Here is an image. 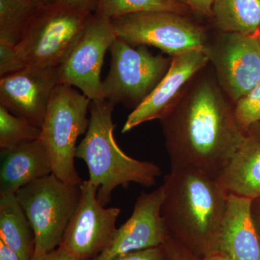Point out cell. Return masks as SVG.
<instances>
[{
  "label": "cell",
  "mask_w": 260,
  "mask_h": 260,
  "mask_svg": "<svg viewBox=\"0 0 260 260\" xmlns=\"http://www.w3.org/2000/svg\"><path fill=\"white\" fill-rule=\"evenodd\" d=\"M0 195L13 194L32 181L53 174L47 150L40 139L1 150Z\"/></svg>",
  "instance_id": "obj_16"
},
{
  "label": "cell",
  "mask_w": 260,
  "mask_h": 260,
  "mask_svg": "<svg viewBox=\"0 0 260 260\" xmlns=\"http://www.w3.org/2000/svg\"><path fill=\"white\" fill-rule=\"evenodd\" d=\"M251 216L260 239V197L251 200Z\"/></svg>",
  "instance_id": "obj_30"
},
{
  "label": "cell",
  "mask_w": 260,
  "mask_h": 260,
  "mask_svg": "<svg viewBox=\"0 0 260 260\" xmlns=\"http://www.w3.org/2000/svg\"><path fill=\"white\" fill-rule=\"evenodd\" d=\"M164 184L150 192L142 191L129 218L117 229L112 242L95 260H111L133 251L158 247L170 237L162 215Z\"/></svg>",
  "instance_id": "obj_12"
},
{
  "label": "cell",
  "mask_w": 260,
  "mask_h": 260,
  "mask_svg": "<svg viewBox=\"0 0 260 260\" xmlns=\"http://www.w3.org/2000/svg\"><path fill=\"white\" fill-rule=\"evenodd\" d=\"M116 38L112 21L94 15L64 61L59 84L76 87L91 102L105 100L101 79L104 56Z\"/></svg>",
  "instance_id": "obj_10"
},
{
  "label": "cell",
  "mask_w": 260,
  "mask_h": 260,
  "mask_svg": "<svg viewBox=\"0 0 260 260\" xmlns=\"http://www.w3.org/2000/svg\"><path fill=\"white\" fill-rule=\"evenodd\" d=\"M234 114L238 125L246 135L251 126L260 122V80L234 104Z\"/></svg>",
  "instance_id": "obj_23"
},
{
  "label": "cell",
  "mask_w": 260,
  "mask_h": 260,
  "mask_svg": "<svg viewBox=\"0 0 260 260\" xmlns=\"http://www.w3.org/2000/svg\"><path fill=\"white\" fill-rule=\"evenodd\" d=\"M0 240L18 253L21 260H31L35 234L16 194L0 195Z\"/></svg>",
  "instance_id": "obj_18"
},
{
  "label": "cell",
  "mask_w": 260,
  "mask_h": 260,
  "mask_svg": "<svg viewBox=\"0 0 260 260\" xmlns=\"http://www.w3.org/2000/svg\"><path fill=\"white\" fill-rule=\"evenodd\" d=\"M162 246L168 260H199V258L171 236Z\"/></svg>",
  "instance_id": "obj_25"
},
{
  "label": "cell",
  "mask_w": 260,
  "mask_h": 260,
  "mask_svg": "<svg viewBox=\"0 0 260 260\" xmlns=\"http://www.w3.org/2000/svg\"><path fill=\"white\" fill-rule=\"evenodd\" d=\"M31 260H85L70 254L59 246L54 250L39 256H34Z\"/></svg>",
  "instance_id": "obj_28"
},
{
  "label": "cell",
  "mask_w": 260,
  "mask_h": 260,
  "mask_svg": "<svg viewBox=\"0 0 260 260\" xmlns=\"http://www.w3.org/2000/svg\"><path fill=\"white\" fill-rule=\"evenodd\" d=\"M93 14L56 2L38 8L15 47L24 67H59Z\"/></svg>",
  "instance_id": "obj_4"
},
{
  "label": "cell",
  "mask_w": 260,
  "mask_h": 260,
  "mask_svg": "<svg viewBox=\"0 0 260 260\" xmlns=\"http://www.w3.org/2000/svg\"><path fill=\"white\" fill-rule=\"evenodd\" d=\"M208 64L209 59L203 50L172 57L170 68L156 88L128 116L122 133L147 121L162 119L176 105L191 79Z\"/></svg>",
  "instance_id": "obj_14"
},
{
  "label": "cell",
  "mask_w": 260,
  "mask_h": 260,
  "mask_svg": "<svg viewBox=\"0 0 260 260\" xmlns=\"http://www.w3.org/2000/svg\"><path fill=\"white\" fill-rule=\"evenodd\" d=\"M56 3H61L74 8H80L91 13H95L97 9L99 0H54Z\"/></svg>",
  "instance_id": "obj_29"
},
{
  "label": "cell",
  "mask_w": 260,
  "mask_h": 260,
  "mask_svg": "<svg viewBox=\"0 0 260 260\" xmlns=\"http://www.w3.org/2000/svg\"><path fill=\"white\" fill-rule=\"evenodd\" d=\"M91 101L73 87L59 84L48 105L39 139L51 159L53 174L70 184L80 185L83 179L75 165L77 141L85 134L90 120Z\"/></svg>",
  "instance_id": "obj_5"
},
{
  "label": "cell",
  "mask_w": 260,
  "mask_h": 260,
  "mask_svg": "<svg viewBox=\"0 0 260 260\" xmlns=\"http://www.w3.org/2000/svg\"><path fill=\"white\" fill-rule=\"evenodd\" d=\"M254 36H255L256 39H257L258 42H259L260 44V26L259 28H258L257 31L254 34Z\"/></svg>",
  "instance_id": "obj_35"
},
{
  "label": "cell",
  "mask_w": 260,
  "mask_h": 260,
  "mask_svg": "<svg viewBox=\"0 0 260 260\" xmlns=\"http://www.w3.org/2000/svg\"><path fill=\"white\" fill-rule=\"evenodd\" d=\"M0 260H21L18 253L0 240Z\"/></svg>",
  "instance_id": "obj_31"
},
{
  "label": "cell",
  "mask_w": 260,
  "mask_h": 260,
  "mask_svg": "<svg viewBox=\"0 0 260 260\" xmlns=\"http://www.w3.org/2000/svg\"><path fill=\"white\" fill-rule=\"evenodd\" d=\"M246 137L250 139L260 141V122L249 128L246 133Z\"/></svg>",
  "instance_id": "obj_32"
},
{
  "label": "cell",
  "mask_w": 260,
  "mask_h": 260,
  "mask_svg": "<svg viewBox=\"0 0 260 260\" xmlns=\"http://www.w3.org/2000/svg\"><path fill=\"white\" fill-rule=\"evenodd\" d=\"M213 22L218 31L254 35L260 26V0H215Z\"/></svg>",
  "instance_id": "obj_19"
},
{
  "label": "cell",
  "mask_w": 260,
  "mask_h": 260,
  "mask_svg": "<svg viewBox=\"0 0 260 260\" xmlns=\"http://www.w3.org/2000/svg\"><path fill=\"white\" fill-rule=\"evenodd\" d=\"M25 68L16 48L0 43V75L2 77L18 72Z\"/></svg>",
  "instance_id": "obj_24"
},
{
  "label": "cell",
  "mask_w": 260,
  "mask_h": 260,
  "mask_svg": "<svg viewBox=\"0 0 260 260\" xmlns=\"http://www.w3.org/2000/svg\"><path fill=\"white\" fill-rule=\"evenodd\" d=\"M22 1L28 3L34 6L38 7V8L46 6V5L51 4L55 2L54 0H22Z\"/></svg>",
  "instance_id": "obj_33"
},
{
  "label": "cell",
  "mask_w": 260,
  "mask_h": 260,
  "mask_svg": "<svg viewBox=\"0 0 260 260\" xmlns=\"http://www.w3.org/2000/svg\"><path fill=\"white\" fill-rule=\"evenodd\" d=\"M111 260H168L164 246L121 254Z\"/></svg>",
  "instance_id": "obj_26"
},
{
  "label": "cell",
  "mask_w": 260,
  "mask_h": 260,
  "mask_svg": "<svg viewBox=\"0 0 260 260\" xmlns=\"http://www.w3.org/2000/svg\"><path fill=\"white\" fill-rule=\"evenodd\" d=\"M41 133V127L0 105V150L39 139Z\"/></svg>",
  "instance_id": "obj_22"
},
{
  "label": "cell",
  "mask_w": 260,
  "mask_h": 260,
  "mask_svg": "<svg viewBox=\"0 0 260 260\" xmlns=\"http://www.w3.org/2000/svg\"><path fill=\"white\" fill-rule=\"evenodd\" d=\"M80 185L68 184L51 174L16 193L35 234L34 256L42 255L60 245L79 204Z\"/></svg>",
  "instance_id": "obj_6"
},
{
  "label": "cell",
  "mask_w": 260,
  "mask_h": 260,
  "mask_svg": "<svg viewBox=\"0 0 260 260\" xmlns=\"http://www.w3.org/2000/svg\"><path fill=\"white\" fill-rule=\"evenodd\" d=\"M81 197L60 247L85 260H95L115 237L120 208H105L97 198L99 188L88 180L81 185Z\"/></svg>",
  "instance_id": "obj_11"
},
{
  "label": "cell",
  "mask_w": 260,
  "mask_h": 260,
  "mask_svg": "<svg viewBox=\"0 0 260 260\" xmlns=\"http://www.w3.org/2000/svg\"><path fill=\"white\" fill-rule=\"evenodd\" d=\"M162 215L171 237L199 259L215 252L229 193L218 178L192 168L164 177Z\"/></svg>",
  "instance_id": "obj_2"
},
{
  "label": "cell",
  "mask_w": 260,
  "mask_h": 260,
  "mask_svg": "<svg viewBox=\"0 0 260 260\" xmlns=\"http://www.w3.org/2000/svg\"><path fill=\"white\" fill-rule=\"evenodd\" d=\"M206 69L195 75L159 121L171 169L192 168L219 178L247 137L214 70Z\"/></svg>",
  "instance_id": "obj_1"
},
{
  "label": "cell",
  "mask_w": 260,
  "mask_h": 260,
  "mask_svg": "<svg viewBox=\"0 0 260 260\" xmlns=\"http://www.w3.org/2000/svg\"><path fill=\"white\" fill-rule=\"evenodd\" d=\"M109 50L110 69L102 82L104 99L135 109L167 74L172 57L154 55L146 46L133 47L117 37Z\"/></svg>",
  "instance_id": "obj_7"
},
{
  "label": "cell",
  "mask_w": 260,
  "mask_h": 260,
  "mask_svg": "<svg viewBox=\"0 0 260 260\" xmlns=\"http://www.w3.org/2000/svg\"><path fill=\"white\" fill-rule=\"evenodd\" d=\"M37 8L22 0H0V43L16 47Z\"/></svg>",
  "instance_id": "obj_21"
},
{
  "label": "cell",
  "mask_w": 260,
  "mask_h": 260,
  "mask_svg": "<svg viewBox=\"0 0 260 260\" xmlns=\"http://www.w3.org/2000/svg\"><path fill=\"white\" fill-rule=\"evenodd\" d=\"M249 198L229 194L215 250L232 260H260V239Z\"/></svg>",
  "instance_id": "obj_15"
},
{
  "label": "cell",
  "mask_w": 260,
  "mask_h": 260,
  "mask_svg": "<svg viewBox=\"0 0 260 260\" xmlns=\"http://www.w3.org/2000/svg\"><path fill=\"white\" fill-rule=\"evenodd\" d=\"M114 108L107 100L90 103L88 128L76 150V158L88 167L89 181L99 188L97 198L104 206L110 203L116 188L132 183L150 187L162 174L156 164L132 158L119 148L114 138Z\"/></svg>",
  "instance_id": "obj_3"
},
{
  "label": "cell",
  "mask_w": 260,
  "mask_h": 260,
  "mask_svg": "<svg viewBox=\"0 0 260 260\" xmlns=\"http://www.w3.org/2000/svg\"><path fill=\"white\" fill-rule=\"evenodd\" d=\"M199 260H232L228 256L223 255V254H220V253H213L210 254L209 255L205 256V257L199 259Z\"/></svg>",
  "instance_id": "obj_34"
},
{
  "label": "cell",
  "mask_w": 260,
  "mask_h": 260,
  "mask_svg": "<svg viewBox=\"0 0 260 260\" xmlns=\"http://www.w3.org/2000/svg\"><path fill=\"white\" fill-rule=\"evenodd\" d=\"M204 52L233 105L260 80V44L254 35L219 31Z\"/></svg>",
  "instance_id": "obj_9"
},
{
  "label": "cell",
  "mask_w": 260,
  "mask_h": 260,
  "mask_svg": "<svg viewBox=\"0 0 260 260\" xmlns=\"http://www.w3.org/2000/svg\"><path fill=\"white\" fill-rule=\"evenodd\" d=\"M218 179L229 194L260 197V141L246 138Z\"/></svg>",
  "instance_id": "obj_17"
},
{
  "label": "cell",
  "mask_w": 260,
  "mask_h": 260,
  "mask_svg": "<svg viewBox=\"0 0 260 260\" xmlns=\"http://www.w3.org/2000/svg\"><path fill=\"white\" fill-rule=\"evenodd\" d=\"M116 37L133 47L152 46L171 57L204 50L209 37L204 26L188 15L171 12L133 13L111 20Z\"/></svg>",
  "instance_id": "obj_8"
},
{
  "label": "cell",
  "mask_w": 260,
  "mask_h": 260,
  "mask_svg": "<svg viewBox=\"0 0 260 260\" xmlns=\"http://www.w3.org/2000/svg\"><path fill=\"white\" fill-rule=\"evenodd\" d=\"M164 11L188 15L192 12L185 5L173 0H99L94 15L112 20L143 12Z\"/></svg>",
  "instance_id": "obj_20"
},
{
  "label": "cell",
  "mask_w": 260,
  "mask_h": 260,
  "mask_svg": "<svg viewBox=\"0 0 260 260\" xmlns=\"http://www.w3.org/2000/svg\"><path fill=\"white\" fill-rule=\"evenodd\" d=\"M185 5L193 13L213 21L215 0H173Z\"/></svg>",
  "instance_id": "obj_27"
},
{
  "label": "cell",
  "mask_w": 260,
  "mask_h": 260,
  "mask_svg": "<svg viewBox=\"0 0 260 260\" xmlns=\"http://www.w3.org/2000/svg\"><path fill=\"white\" fill-rule=\"evenodd\" d=\"M58 67H25L0 79V105L42 127L54 88Z\"/></svg>",
  "instance_id": "obj_13"
}]
</instances>
